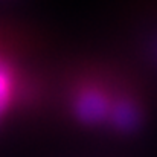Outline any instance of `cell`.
<instances>
[{"label": "cell", "mask_w": 157, "mask_h": 157, "mask_svg": "<svg viewBox=\"0 0 157 157\" xmlns=\"http://www.w3.org/2000/svg\"><path fill=\"white\" fill-rule=\"evenodd\" d=\"M15 44L0 40V127L8 124L11 117L23 108L31 98L28 93L34 90L31 86L32 75H28L26 56L15 52Z\"/></svg>", "instance_id": "1"}]
</instances>
